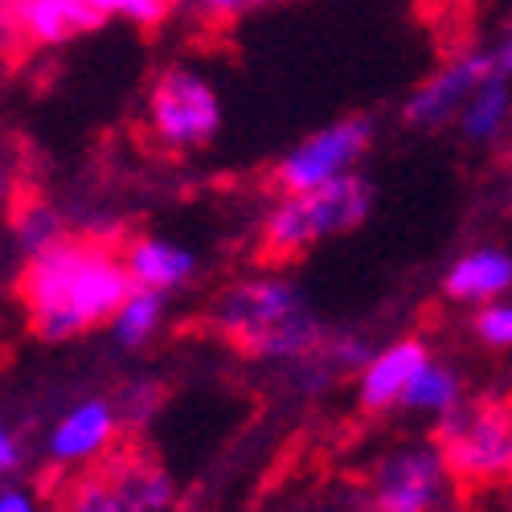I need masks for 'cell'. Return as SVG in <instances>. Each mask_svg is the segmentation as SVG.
<instances>
[{
    "mask_svg": "<svg viewBox=\"0 0 512 512\" xmlns=\"http://www.w3.org/2000/svg\"><path fill=\"white\" fill-rule=\"evenodd\" d=\"M492 78V58L488 46H467L455 58H447L435 74H426L418 87L410 91V99L402 103V123L410 132H439L459 119V111L467 107L480 91V82Z\"/></svg>",
    "mask_w": 512,
    "mask_h": 512,
    "instance_id": "8",
    "label": "cell"
},
{
    "mask_svg": "<svg viewBox=\"0 0 512 512\" xmlns=\"http://www.w3.org/2000/svg\"><path fill=\"white\" fill-rule=\"evenodd\" d=\"M369 209H373V185L361 173L312 193H279L263 213L259 246L267 259L291 263L332 238L353 234L369 218Z\"/></svg>",
    "mask_w": 512,
    "mask_h": 512,
    "instance_id": "3",
    "label": "cell"
},
{
    "mask_svg": "<svg viewBox=\"0 0 512 512\" xmlns=\"http://www.w3.org/2000/svg\"><path fill=\"white\" fill-rule=\"evenodd\" d=\"M0 512H33V504L21 492H5V496H0Z\"/></svg>",
    "mask_w": 512,
    "mask_h": 512,
    "instance_id": "26",
    "label": "cell"
},
{
    "mask_svg": "<svg viewBox=\"0 0 512 512\" xmlns=\"http://www.w3.org/2000/svg\"><path fill=\"white\" fill-rule=\"evenodd\" d=\"M443 295L463 308H484L512 295V250L500 242L467 246L443 275Z\"/></svg>",
    "mask_w": 512,
    "mask_h": 512,
    "instance_id": "12",
    "label": "cell"
},
{
    "mask_svg": "<svg viewBox=\"0 0 512 512\" xmlns=\"http://www.w3.org/2000/svg\"><path fill=\"white\" fill-rule=\"evenodd\" d=\"M447 467L435 443H410L390 455H381L369 480L373 512H431Z\"/></svg>",
    "mask_w": 512,
    "mask_h": 512,
    "instance_id": "9",
    "label": "cell"
},
{
    "mask_svg": "<svg viewBox=\"0 0 512 512\" xmlns=\"http://www.w3.org/2000/svg\"><path fill=\"white\" fill-rule=\"evenodd\" d=\"M123 254L99 238H66L62 246L37 254L21 271V308L29 328L46 345H66L103 328L127 300Z\"/></svg>",
    "mask_w": 512,
    "mask_h": 512,
    "instance_id": "1",
    "label": "cell"
},
{
    "mask_svg": "<svg viewBox=\"0 0 512 512\" xmlns=\"http://www.w3.org/2000/svg\"><path fill=\"white\" fill-rule=\"evenodd\" d=\"M119 410L107 398H82L78 406H70L50 435V463L58 467H78L95 455H103L107 447L119 443Z\"/></svg>",
    "mask_w": 512,
    "mask_h": 512,
    "instance_id": "11",
    "label": "cell"
},
{
    "mask_svg": "<svg viewBox=\"0 0 512 512\" xmlns=\"http://www.w3.org/2000/svg\"><path fill=\"white\" fill-rule=\"evenodd\" d=\"M377 123L369 115H345L316 127L312 136L291 144L275 160V189L279 193H312L332 181H345L357 173V164L373 148Z\"/></svg>",
    "mask_w": 512,
    "mask_h": 512,
    "instance_id": "7",
    "label": "cell"
},
{
    "mask_svg": "<svg viewBox=\"0 0 512 512\" xmlns=\"http://www.w3.org/2000/svg\"><path fill=\"white\" fill-rule=\"evenodd\" d=\"M254 5H263V0H197V13L205 17V21H234V17H242L246 9H254Z\"/></svg>",
    "mask_w": 512,
    "mask_h": 512,
    "instance_id": "22",
    "label": "cell"
},
{
    "mask_svg": "<svg viewBox=\"0 0 512 512\" xmlns=\"http://www.w3.org/2000/svg\"><path fill=\"white\" fill-rule=\"evenodd\" d=\"M160 402V386H152V381H132V386H123V394L115 398V410H119V422L127 426H140L152 406Z\"/></svg>",
    "mask_w": 512,
    "mask_h": 512,
    "instance_id": "21",
    "label": "cell"
},
{
    "mask_svg": "<svg viewBox=\"0 0 512 512\" xmlns=\"http://www.w3.org/2000/svg\"><path fill=\"white\" fill-rule=\"evenodd\" d=\"M472 332H476L480 345H488V349H512V300H508V295H504V300H492V304L476 308Z\"/></svg>",
    "mask_w": 512,
    "mask_h": 512,
    "instance_id": "19",
    "label": "cell"
},
{
    "mask_svg": "<svg viewBox=\"0 0 512 512\" xmlns=\"http://www.w3.org/2000/svg\"><path fill=\"white\" fill-rule=\"evenodd\" d=\"M17 17H21L25 37L41 41V46H58V41L99 21L82 0H17Z\"/></svg>",
    "mask_w": 512,
    "mask_h": 512,
    "instance_id": "16",
    "label": "cell"
},
{
    "mask_svg": "<svg viewBox=\"0 0 512 512\" xmlns=\"http://www.w3.org/2000/svg\"><path fill=\"white\" fill-rule=\"evenodd\" d=\"M13 193H17V173H13V160L0 152V209H13Z\"/></svg>",
    "mask_w": 512,
    "mask_h": 512,
    "instance_id": "25",
    "label": "cell"
},
{
    "mask_svg": "<svg viewBox=\"0 0 512 512\" xmlns=\"http://www.w3.org/2000/svg\"><path fill=\"white\" fill-rule=\"evenodd\" d=\"M95 17H127V21H136V25H156L168 9V0H82Z\"/></svg>",
    "mask_w": 512,
    "mask_h": 512,
    "instance_id": "20",
    "label": "cell"
},
{
    "mask_svg": "<svg viewBox=\"0 0 512 512\" xmlns=\"http://www.w3.org/2000/svg\"><path fill=\"white\" fill-rule=\"evenodd\" d=\"M488 58H492V74L512 82V21L488 41Z\"/></svg>",
    "mask_w": 512,
    "mask_h": 512,
    "instance_id": "23",
    "label": "cell"
},
{
    "mask_svg": "<svg viewBox=\"0 0 512 512\" xmlns=\"http://www.w3.org/2000/svg\"><path fill=\"white\" fill-rule=\"evenodd\" d=\"M431 361V353H426L422 340L406 336V340H394V345L377 349L373 361L357 373V398L365 410L381 414V410H394L402 406V394L406 386L414 381V373Z\"/></svg>",
    "mask_w": 512,
    "mask_h": 512,
    "instance_id": "13",
    "label": "cell"
},
{
    "mask_svg": "<svg viewBox=\"0 0 512 512\" xmlns=\"http://www.w3.org/2000/svg\"><path fill=\"white\" fill-rule=\"evenodd\" d=\"M17 463H21V443H17V435L9 431V426L0 422V472H13Z\"/></svg>",
    "mask_w": 512,
    "mask_h": 512,
    "instance_id": "24",
    "label": "cell"
},
{
    "mask_svg": "<svg viewBox=\"0 0 512 512\" xmlns=\"http://www.w3.org/2000/svg\"><path fill=\"white\" fill-rule=\"evenodd\" d=\"M58 512H177V488L152 451L115 443L66 476Z\"/></svg>",
    "mask_w": 512,
    "mask_h": 512,
    "instance_id": "4",
    "label": "cell"
},
{
    "mask_svg": "<svg viewBox=\"0 0 512 512\" xmlns=\"http://www.w3.org/2000/svg\"><path fill=\"white\" fill-rule=\"evenodd\" d=\"M164 320H168V295L148 291V287H132L127 300L115 308V316L107 320V332L119 349H144L164 328Z\"/></svg>",
    "mask_w": 512,
    "mask_h": 512,
    "instance_id": "17",
    "label": "cell"
},
{
    "mask_svg": "<svg viewBox=\"0 0 512 512\" xmlns=\"http://www.w3.org/2000/svg\"><path fill=\"white\" fill-rule=\"evenodd\" d=\"M508 193H512V168H508Z\"/></svg>",
    "mask_w": 512,
    "mask_h": 512,
    "instance_id": "28",
    "label": "cell"
},
{
    "mask_svg": "<svg viewBox=\"0 0 512 512\" xmlns=\"http://www.w3.org/2000/svg\"><path fill=\"white\" fill-rule=\"evenodd\" d=\"M168 5H173V9H193L197 0H168Z\"/></svg>",
    "mask_w": 512,
    "mask_h": 512,
    "instance_id": "27",
    "label": "cell"
},
{
    "mask_svg": "<svg viewBox=\"0 0 512 512\" xmlns=\"http://www.w3.org/2000/svg\"><path fill=\"white\" fill-rule=\"evenodd\" d=\"M119 254H123L132 287H148V291H164V295L197 283V275L205 267L197 246H189L181 238H164V234H136Z\"/></svg>",
    "mask_w": 512,
    "mask_h": 512,
    "instance_id": "10",
    "label": "cell"
},
{
    "mask_svg": "<svg viewBox=\"0 0 512 512\" xmlns=\"http://www.w3.org/2000/svg\"><path fill=\"white\" fill-rule=\"evenodd\" d=\"M9 234H13L17 254L29 263L37 254H46L70 238V218L46 197H21L9 209Z\"/></svg>",
    "mask_w": 512,
    "mask_h": 512,
    "instance_id": "15",
    "label": "cell"
},
{
    "mask_svg": "<svg viewBox=\"0 0 512 512\" xmlns=\"http://www.w3.org/2000/svg\"><path fill=\"white\" fill-rule=\"evenodd\" d=\"M455 132L472 148H504L512 140V82L496 74L484 78L480 91L459 111Z\"/></svg>",
    "mask_w": 512,
    "mask_h": 512,
    "instance_id": "14",
    "label": "cell"
},
{
    "mask_svg": "<svg viewBox=\"0 0 512 512\" xmlns=\"http://www.w3.org/2000/svg\"><path fill=\"white\" fill-rule=\"evenodd\" d=\"M205 328L250 361L283 365L320 353L328 340L308 291L283 271H259L222 287L205 308Z\"/></svg>",
    "mask_w": 512,
    "mask_h": 512,
    "instance_id": "2",
    "label": "cell"
},
{
    "mask_svg": "<svg viewBox=\"0 0 512 512\" xmlns=\"http://www.w3.org/2000/svg\"><path fill=\"white\" fill-rule=\"evenodd\" d=\"M226 103L222 91L201 66L168 62L148 82L144 99V136L168 156L205 152L222 136Z\"/></svg>",
    "mask_w": 512,
    "mask_h": 512,
    "instance_id": "5",
    "label": "cell"
},
{
    "mask_svg": "<svg viewBox=\"0 0 512 512\" xmlns=\"http://www.w3.org/2000/svg\"><path fill=\"white\" fill-rule=\"evenodd\" d=\"M435 447L447 480L463 496L500 492L512 484V406L504 402H459L439 418Z\"/></svg>",
    "mask_w": 512,
    "mask_h": 512,
    "instance_id": "6",
    "label": "cell"
},
{
    "mask_svg": "<svg viewBox=\"0 0 512 512\" xmlns=\"http://www.w3.org/2000/svg\"><path fill=\"white\" fill-rule=\"evenodd\" d=\"M459 402H463V381H459V373H455L447 361H435V357L414 373V381H410L406 394H402V406H406V410H414V414H435V418L451 414Z\"/></svg>",
    "mask_w": 512,
    "mask_h": 512,
    "instance_id": "18",
    "label": "cell"
}]
</instances>
